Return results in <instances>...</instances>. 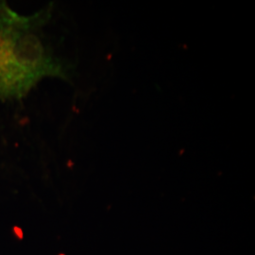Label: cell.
<instances>
[{
    "label": "cell",
    "instance_id": "cell-1",
    "mask_svg": "<svg viewBox=\"0 0 255 255\" xmlns=\"http://www.w3.org/2000/svg\"><path fill=\"white\" fill-rule=\"evenodd\" d=\"M46 10L20 16L0 1V101L19 99L46 76L64 77L41 34Z\"/></svg>",
    "mask_w": 255,
    "mask_h": 255
}]
</instances>
